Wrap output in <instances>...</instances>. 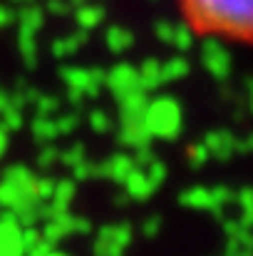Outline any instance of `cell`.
<instances>
[{
	"instance_id": "1",
	"label": "cell",
	"mask_w": 253,
	"mask_h": 256,
	"mask_svg": "<svg viewBox=\"0 0 253 256\" xmlns=\"http://www.w3.org/2000/svg\"><path fill=\"white\" fill-rule=\"evenodd\" d=\"M176 5L196 38L253 45V0H176Z\"/></svg>"
}]
</instances>
